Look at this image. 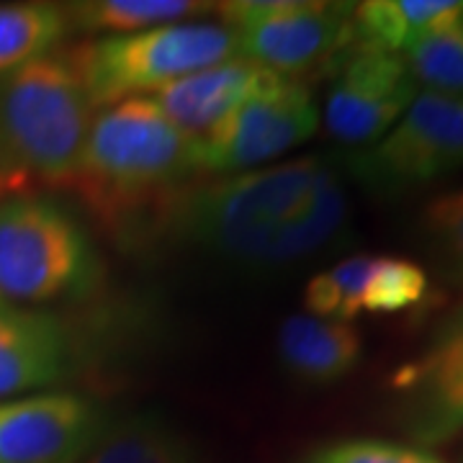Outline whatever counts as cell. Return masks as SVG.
Returning a JSON list of instances; mask_svg holds the SVG:
<instances>
[{
    "mask_svg": "<svg viewBox=\"0 0 463 463\" xmlns=\"http://www.w3.org/2000/svg\"><path fill=\"white\" fill-rule=\"evenodd\" d=\"M96 106L70 52H52L0 75V181L14 191H67Z\"/></svg>",
    "mask_w": 463,
    "mask_h": 463,
    "instance_id": "obj_3",
    "label": "cell"
},
{
    "mask_svg": "<svg viewBox=\"0 0 463 463\" xmlns=\"http://www.w3.org/2000/svg\"><path fill=\"white\" fill-rule=\"evenodd\" d=\"M111 417L96 399L42 392L0 404V463H80Z\"/></svg>",
    "mask_w": 463,
    "mask_h": 463,
    "instance_id": "obj_11",
    "label": "cell"
},
{
    "mask_svg": "<svg viewBox=\"0 0 463 463\" xmlns=\"http://www.w3.org/2000/svg\"><path fill=\"white\" fill-rule=\"evenodd\" d=\"M345 175L330 157H297L230 175H201L157 203L118 242L181 250L245 273H279L345 237Z\"/></svg>",
    "mask_w": 463,
    "mask_h": 463,
    "instance_id": "obj_1",
    "label": "cell"
},
{
    "mask_svg": "<svg viewBox=\"0 0 463 463\" xmlns=\"http://www.w3.org/2000/svg\"><path fill=\"white\" fill-rule=\"evenodd\" d=\"M8 194H16V191H14V188H8L5 183L0 181V199H3V196H8Z\"/></svg>",
    "mask_w": 463,
    "mask_h": 463,
    "instance_id": "obj_24",
    "label": "cell"
},
{
    "mask_svg": "<svg viewBox=\"0 0 463 463\" xmlns=\"http://www.w3.org/2000/svg\"><path fill=\"white\" fill-rule=\"evenodd\" d=\"M397 422L414 446H443L463 432V301L425 347L389 379Z\"/></svg>",
    "mask_w": 463,
    "mask_h": 463,
    "instance_id": "obj_9",
    "label": "cell"
},
{
    "mask_svg": "<svg viewBox=\"0 0 463 463\" xmlns=\"http://www.w3.org/2000/svg\"><path fill=\"white\" fill-rule=\"evenodd\" d=\"M265 72L263 67L234 57L165 85L152 100L178 129L194 139H203L255 93Z\"/></svg>",
    "mask_w": 463,
    "mask_h": 463,
    "instance_id": "obj_13",
    "label": "cell"
},
{
    "mask_svg": "<svg viewBox=\"0 0 463 463\" xmlns=\"http://www.w3.org/2000/svg\"><path fill=\"white\" fill-rule=\"evenodd\" d=\"M463 16L458 0H368L355 5V42L402 54L420 33Z\"/></svg>",
    "mask_w": 463,
    "mask_h": 463,
    "instance_id": "obj_16",
    "label": "cell"
},
{
    "mask_svg": "<svg viewBox=\"0 0 463 463\" xmlns=\"http://www.w3.org/2000/svg\"><path fill=\"white\" fill-rule=\"evenodd\" d=\"M325 100L327 132L350 147H368L389 132L417 96L402 54L358 44L335 67Z\"/></svg>",
    "mask_w": 463,
    "mask_h": 463,
    "instance_id": "obj_10",
    "label": "cell"
},
{
    "mask_svg": "<svg viewBox=\"0 0 463 463\" xmlns=\"http://www.w3.org/2000/svg\"><path fill=\"white\" fill-rule=\"evenodd\" d=\"M67 52L96 109L142 99V93L155 96L191 72L240 57L230 29L206 21L99 36Z\"/></svg>",
    "mask_w": 463,
    "mask_h": 463,
    "instance_id": "obj_5",
    "label": "cell"
},
{
    "mask_svg": "<svg viewBox=\"0 0 463 463\" xmlns=\"http://www.w3.org/2000/svg\"><path fill=\"white\" fill-rule=\"evenodd\" d=\"M402 60L425 90L463 96V16L443 21L420 33Z\"/></svg>",
    "mask_w": 463,
    "mask_h": 463,
    "instance_id": "obj_19",
    "label": "cell"
},
{
    "mask_svg": "<svg viewBox=\"0 0 463 463\" xmlns=\"http://www.w3.org/2000/svg\"><path fill=\"white\" fill-rule=\"evenodd\" d=\"M65 11L72 33L118 36L214 14V5L196 0H80L65 3Z\"/></svg>",
    "mask_w": 463,
    "mask_h": 463,
    "instance_id": "obj_17",
    "label": "cell"
},
{
    "mask_svg": "<svg viewBox=\"0 0 463 463\" xmlns=\"http://www.w3.org/2000/svg\"><path fill=\"white\" fill-rule=\"evenodd\" d=\"M242 60L297 78L327 72L355 47V3L327 0H234L214 5Z\"/></svg>",
    "mask_w": 463,
    "mask_h": 463,
    "instance_id": "obj_6",
    "label": "cell"
},
{
    "mask_svg": "<svg viewBox=\"0 0 463 463\" xmlns=\"http://www.w3.org/2000/svg\"><path fill=\"white\" fill-rule=\"evenodd\" d=\"M281 368L304 386H332L350 376L364 358V337L353 322L312 315L286 317L276 340Z\"/></svg>",
    "mask_w": 463,
    "mask_h": 463,
    "instance_id": "obj_14",
    "label": "cell"
},
{
    "mask_svg": "<svg viewBox=\"0 0 463 463\" xmlns=\"http://www.w3.org/2000/svg\"><path fill=\"white\" fill-rule=\"evenodd\" d=\"M430 279L422 265L407 258L373 255L364 291V312L368 315H399L417 307L428 297Z\"/></svg>",
    "mask_w": 463,
    "mask_h": 463,
    "instance_id": "obj_21",
    "label": "cell"
},
{
    "mask_svg": "<svg viewBox=\"0 0 463 463\" xmlns=\"http://www.w3.org/2000/svg\"><path fill=\"white\" fill-rule=\"evenodd\" d=\"M347 173L379 196H402L463 170V96L417 93L397 124L347 157Z\"/></svg>",
    "mask_w": 463,
    "mask_h": 463,
    "instance_id": "obj_7",
    "label": "cell"
},
{
    "mask_svg": "<svg viewBox=\"0 0 463 463\" xmlns=\"http://www.w3.org/2000/svg\"><path fill=\"white\" fill-rule=\"evenodd\" d=\"M100 281L99 248L62 201L39 191L0 199V298L26 307L85 301Z\"/></svg>",
    "mask_w": 463,
    "mask_h": 463,
    "instance_id": "obj_4",
    "label": "cell"
},
{
    "mask_svg": "<svg viewBox=\"0 0 463 463\" xmlns=\"http://www.w3.org/2000/svg\"><path fill=\"white\" fill-rule=\"evenodd\" d=\"M319 127V109L309 83L265 72L234 114L199 139L203 175L245 173L304 145Z\"/></svg>",
    "mask_w": 463,
    "mask_h": 463,
    "instance_id": "obj_8",
    "label": "cell"
},
{
    "mask_svg": "<svg viewBox=\"0 0 463 463\" xmlns=\"http://www.w3.org/2000/svg\"><path fill=\"white\" fill-rule=\"evenodd\" d=\"M201 175L199 139L142 96L100 109L67 191L121 240L157 203Z\"/></svg>",
    "mask_w": 463,
    "mask_h": 463,
    "instance_id": "obj_2",
    "label": "cell"
},
{
    "mask_svg": "<svg viewBox=\"0 0 463 463\" xmlns=\"http://www.w3.org/2000/svg\"><path fill=\"white\" fill-rule=\"evenodd\" d=\"M80 463H203L178 428L157 414L111 420Z\"/></svg>",
    "mask_w": 463,
    "mask_h": 463,
    "instance_id": "obj_15",
    "label": "cell"
},
{
    "mask_svg": "<svg viewBox=\"0 0 463 463\" xmlns=\"http://www.w3.org/2000/svg\"><path fill=\"white\" fill-rule=\"evenodd\" d=\"M422 240L448 281L463 286V188L440 194L422 209Z\"/></svg>",
    "mask_w": 463,
    "mask_h": 463,
    "instance_id": "obj_22",
    "label": "cell"
},
{
    "mask_svg": "<svg viewBox=\"0 0 463 463\" xmlns=\"http://www.w3.org/2000/svg\"><path fill=\"white\" fill-rule=\"evenodd\" d=\"M297 463H443L430 448L383 438H332L307 448Z\"/></svg>",
    "mask_w": 463,
    "mask_h": 463,
    "instance_id": "obj_23",
    "label": "cell"
},
{
    "mask_svg": "<svg viewBox=\"0 0 463 463\" xmlns=\"http://www.w3.org/2000/svg\"><path fill=\"white\" fill-rule=\"evenodd\" d=\"M70 33L65 5L0 3V75L60 52Z\"/></svg>",
    "mask_w": 463,
    "mask_h": 463,
    "instance_id": "obj_18",
    "label": "cell"
},
{
    "mask_svg": "<svg viewBox=\"0 0 463 463\" xmlns=\"http://www.w3.org/2000/svg\"><path fill=\"white\" fill-rule=\"evenodd\" d=\"M373 255H353L317 273L304 288L307 315L337 322H353L364 315V291Z\"/></svg>",
    "mask_w": 463,
    "mask_h": 463,
    "instance_id": "obj_20",
    "label": "cell"
},
{
    "mask_svg": "<svg viewBox=\"0 0 463 463\" xmlns=\"http://www.w3.org/2000/svg\"><path fill=\"white\" fill-rule=\"evenodd\" d=\"M78 365V337L62 317L0 298V397L42 394Z\"/></svg>",
    "mask_w": 463,
    "mask_h": 463,
    "instance_id": "obj_12",
    "label": "cell"
},
{
    "mask_svg": "<svg viewBox=\"0 0 463 463\" xmlns=\"http://www.w3.org/2000/svg\"><path fill=\"white\" fill-rule=\"evenodd\" d=\"M461 463H463V453H461Z\"/></svg>",
    "mask_w": 463,
    "mask_h": 463,
    "instance_id": "obj_25",
    "label": "cell"
}]
</instances>
